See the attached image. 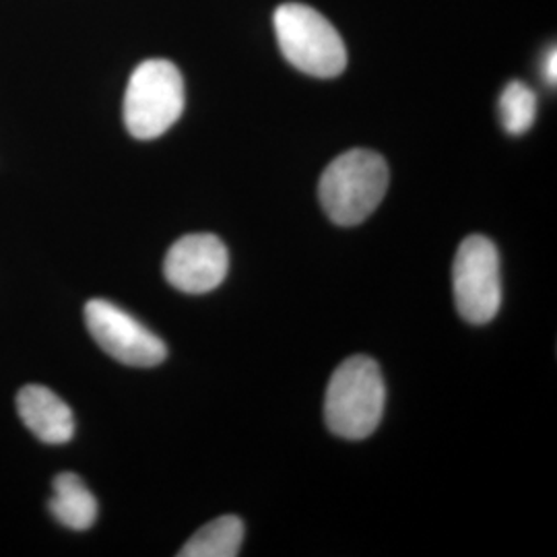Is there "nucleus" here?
Segmentation results:
<instances>
[{"mask_svg":"<svg viewBox=\"0 0 557 557\" xmlns=\"http://www.w3.org/2000/svg\"><path fill=\"white\" fill-rule=\"evenodd\" d=\"M388 165L370 149H351L331 161L319 184L320 205L343 227L368 220L388 190Z\"/></svg>","mask_w":557,"mask_h":557,"instance_id":"obj_1","label":"nucleus"},{"mask_svg":"<svg viewBox=\"0 0 557 557\" xmlns=\"http://www.w3.org/2000/svg\"><path fill=\"white\" fill-rule=\"evenodd\" d=\"M384 400L386 386L379 363L368 356L345 359L326 388V425L341 438H368L380 425Z\"/></svg>","mask_w":557,"mask_h":557,"instance_id":"obj_2","label":"nucleus"},{"mask_svg":"<svg viewBox=\"0 0 557 557\" xmlns=\"http://www.w3.org/2000/svg\"><path fill=\"white\" fill-rule=\"evenodd\" d=\"M275 34L283 57L310 77L333 79L347 66V48L337 29L312 7L281 4L275 11Z\"/></svg>","mask_w":557,"mask_h":557,"instance_id":"obj_3","label":"nucleus"},{"mask_svg":"<svg viewBox=\"0 0 557 557\" xmlns=\"http://www.w3.org/2000/svg\"><path fill=\"white\" fill-rule=\"evenodd\" d=\"M184 112V79L170 60H145L124 94V124L140 140L158 139Z\"/></svg>","mask_w":557,"mask_h":557,"instance_id":"obj_4","label":"nucleus"},{"mask_svg":"<svg viewBox=\"0 0 557 557\" xmlns=\"http://www.w3.org/2000/svg\"><path fill=\"white\" fill-rule=\"evenodd\" d=\"M458 314L471 324H485L498 314L502 304L499 255L496 244L473 234L458 246L453 267Z\"/></svg>","mask_w":557,"mask_h":557,"instance_id":"obj_5","label":"nucleus"},{"mask_svg":"<svg viewBox=\"0 0 557 557\" xmlns=\"http://www.w3.org/2000/svg\"><path fill=\"white\" fill-rule=\"evenodd\" d=\"M85 324L101 349L124 366L153 368L168 358V347L156 333L108 299L87 301Z\"/></svg>","mask_w":557,"mask_h":557,"instance_id":"obj_6","label":"nucleus"},{"mask_svg":"<svg viewBox=\"0 0 557 557\" xmlns=\"http://www.w3.org/2000/svg\"><path fill=\"white\" fill-rule=\"evenodd\" d=\"M227 269V248L213 234H190L180 238L163 260V275L168 283L193 296L220 287Z\"/></svg>","mask_w":557,"mask_h":557,"instance_id":"obj_7","label":"nucleus"},{"mask_svg":"<svg viewBox=\"0 0 557 557\" xmlns=\"http://www.w3.org/2000/svg\"><path fill=\"white\" fill-rule=\"evenodd\" d=\"M17 411L25 428L44 444H66L75 434L71 407L41 384H27L21 388Z\"/></svg>","mask_w":557,"mask_h":557,"instance_id":"obj_8","label":"nucleus"},{"mask_svg":"<svg viewBox=\"0 0 557 557\" xmlns=\"http://www.w3.org/2000/svg\"><path fill=\"white\" fill-rule=\"evenodd\" d=\"M54 494L48 502L52 517L71 531H87L98 518V499L87 490L85 481L75 473L54 478Z\"/></svg>","mask_w":557,"mask_h":557,"instance_id":"obj_9","label":"nucleus"},{"mask_svg":"<svg viewBox=\"0 0 557 557\" xmlns=\"http://www.w3.org/2000/svg\"><path fill=\"white\" fill-rule=\"evenodd\" d=\"M244 541V522L234 515L215 518L199 529L178 552L180 557H236Z\"/></svg>","mask_w":557,"mask_h":557,"instance_id":"obj_10","label":"nucleus"},{"mask_svg":"<svg viewBox=\"0 0 557 557\" xmlns=\"http://www.w3.org/2000/svg\"><path fill=\"white\" fill-rule=\"evenodd\" d=\"M537 119V94L522 81H512L499 96V120L508 135H524Z\"/></svg>","mask_w":557,"mask_h":557,"instance_id":"obj_11","label":"nucleus"},{"mask_svg":"<svg viewBox=\"0 0 557 557\" xmlns=\"http://www.w3.org/2000/svg\"><path fill=\"white\" fill-rule=\"evenodd\" d=\"M543 75H545V79H547V83H552V85H556V81H557L556 48H552V50H549V52H547V57H545V62H543Z\"/></svg>","mask_w":557,"mask_h":557,"instance_id":"obj_12","label":"nucleus"}]
</instances>
